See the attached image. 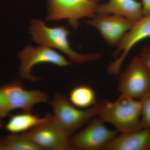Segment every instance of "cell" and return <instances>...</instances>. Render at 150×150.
I'll use <instances>...</instances> for the list:
<instances>
[{
    "label": "cell",
    "mask_w": 150,
    "mask_h": 150,
    "mask_svg": "<svg viewBox=\"0 0 150 150\" xmlns=\"http://www.w3.org/2000/svg\"><path fill=\"white\" fill-rule=\"evenodd\" d=\"M0 150H40L22 133L0 137Z\"/></svg>",
    "instance_id": "obj_16"
},
{
    "label": "cell",
    "mask_w": 150,
    "mask_h": 150,
    "mask_svg": "<svg viewBox=\"0 0 150 150\" xmlns=\"http://www.w3.org/2000/svg\"><path fill=\"white\" fill-rule=\"evenodd\" d=\"M140 100L142 103L141 128L150 129V89Z\"/></svg>",
    "instance_id": "obj_17"
},
{
    "label": "cell",
    "mask_w": 150,
    "mask_h": 150,
    "mask_svg": "<svg viewBox=\"0 0 150 150\" xmlns=\"http://www.w3.org/2000/svg\"><path fill=\"white\" fill-rule=\"evenodd\" d=\"M23 134L40 150L74 149L70 137L57 125L51 114L45 122Z\"/></svg>",
    "instance_id": "obj_9"
},
{
    "label": "cell",
    "mask_w": 150,
    "mask_h": 150,
    "mask_svg": "<svg viewBox=\"0 0 150 150\" xmlns=\"http://www.w3.org/2000/svg\"><path fill=\"white\" fill-rule=\"evenodd\" d=\"M150 37V15L144 16L134 23L122 38L113 53L116 57L108 67V72L110 74L117 75L121 66L132 48L138 43Z\"/></svg>",
    "instance_id": "obj_11"
},
{
    "label": "cell",
    "mask_w": 150,
    "mask_h": 150,
    "mask_svg": "<svg viewBox=\"0 0 150 150\" xmlns=\"http://www.w3.org/2000/svg\"><path fill=\"white\" fill-rule=\"evenodd\" d=\"M140 57L150 70V46L144 47Z\"/></svg>",
    "instance_id": "obj_18"
},
{
    "label": "cell",
    "mask_w": 150,
    "mask_h": 150,
    "mask_svg": "<svg viewBox=\"0 0 150 150\" xmlns=\"http://www.w3.org/2000/svg\"><path fill=\"white\" fill-rule=\"evenodd\" d=\"M100 0H48V15L46 21L68 20L76 29L79 20L91 18L96 13Z\"/></svg>",
    "instance_id": "obj_5"
},
{
    "label": "cell",
    "mask_w": 150,
    "mask_h": 150,
    "mask_svg": "<svg viewBox=\"0 0 150 150\" xmlns=\"http://www.w3.org/2000/svg\"><path fill=\"white\" fill-rule=\"evenodd\" d=\"M48 102L45 93L38 90H27L23 84L13 81L0 87V117L9 115L11 111L21 109L24 112H31L35 105Z\"/></svg>",
    "instance_id": "obj_4"
},
{
    "label": "cell",
    "mask_w": 150,
    "mask_h": 150,
    "mask_svg": "<svg viewBox=\"0 0 150 150\" xmlns=\"http://www.w3.org/2000/svg\"><path fill=\"white\" fill-rule=\"evenodd\" d=\"M103 150H150V129L120 133Z\"/></svg>",
    "instance_id": "obj_13"
},
{
    "label": "cell",
    "mask_w": 150,
    "mask_h": 150,
    "mask_svg": "<svg viewBox=\"0 0 150 150\" xmlns=\"http://www.w3.org/2000/svg\"><path fill=\"white\" fill-rule=\"evenodd\" d=\"M4 123L2 120V118L0 117V128H4Z\"/></svg>",
    "instance_id": "obj_20"
},
{
    "label": "cell",
    "mask_w": 150,
    "mask_h": 150,
    "mask_svg": "<svg viewBox=\"0 0 150 150\" xmlns=\"http://www.w3.org/2000/svg\"><path fill=\"white\" fill-rule=\"evenodd\" d=\"M29 29L34 42L58 49L66 54L71 62L84 64L98 60L101 56L99 53L82 54L74 51L70 46L68 38L70 31L64 26L48 27L44 22L35 19L31 21Z\"/></svg>",
    "instance_id": "obj_2"
},
{
    "label": "cell",
    "mask_w": 150,
    "mask_h": 150,
    "mask_svg": "<svg viewBox=\"0 0 150 150\" xmlns=\"http://www.w3.org/2000/svg\"><path fill=\"white\" fill-rule=\"evenodd\" d=\"M144 16L150 15V0H142Z\"/></svg>",
    "instance_id": "obj_19"
},
{
    "label": "cell",
    "mask_w": 150,
    "mask_h": 150,
    "mask_svg": "<svg viewBox=\"0 0 150 150\" xmlns=\"http://www.w3.org/2000/svg\"><path fill=\"white\" fill-rule=\"evenodd\" d=\"M53 118L69 137L98 114L100 103L86 109H81L72 104L63 95L56 93L51 103Z\"/></svg>",
    "instance_id": "obj_3"
},
{
    "label": "cell",
    "mask_w": 150,
    "mask_h": 150,
    "mask_svg": "<svg viewBox=\"0 0 150 150\" xmlns=\"http://www.w3.org/2000/svg\"><path fill=\"white\" fill-rule=\"evenodd\" d=\"M85 22L96 28L106 43L111 46H118L134 24L123 17L96 13Z\"/></svg>",
    "instance_id": "obj_10"
},
{
    "label": "cell",
    "mask_w": 150,
    "mask_h": 150,
    "mask_svg": "<svg viewBox=\"0 0 150 150\" xmlns=\"http://www.w3.org/2000/svg\"><path fill=\"white\" fill-rule=\"evenodd\" d=\"M150 89V70L140 56L134 57L121 74L118 90L121 95L141 100Z\"/></svg>",
    "instance_id": "obj_6"
},
{
    "label": "cell",
    "mask_w": 150,
    "mask_h": 150,
    "mask_svg": "<svg viewBox=\"0 0 150 150\" xmlns=\"http://www.w3.org/2000/svg\"><path fill=\"white\" fill-rule=\"evenodd\" d=\"M50 115L51 114H48L41 118L31 112H26L15 114L11 115L4 127L11 134L25 133L45 122L49 119Z\"/></svg>",
    "instance_id": "obj_14"
},
{
    "label": "cell",
    "mask_w": 150,
    "mask_h": 150,
    "mask_svg": "<svg viewBox=\"0 0 150 150\" xmlns=\"http://www.w3.org/2000/svg\"><path fill=\"white\" fill-rule=\"evenodd\" d=\"M98 117L94 118L88 126L69 138L74 149L85 150H104L118 134L117 130L107 128Z\"/></svg>",
    "instance_id": "obj_8"
},
{
    "label": "cell",
    "mask_w": 150,
    "mask_h": 150,
    "mask_svg": "<svg viewBox=\"0 0 150 150\" xmlns=\"http://www.w3.org/2000/svg\"><path fill=\"white\" fill-rule=\"evenodd\" d=\"M96 95L93 89L86 85H80L72 90L69 101L80 109H86L96 103Z\"/></svg>",
    "instance_id": "obj_15"
},
{
    "label": "cell",
    "mask_w": 150,
    "mask_h": 150,
    "mask_svg": "<svg viewBox=\"0 0 150 150\" xmlns=\"http://www.w3.org/2000/svg\"><path fill=\"white\" fill-rule=\"evenodd\" d=\"M96 13L123 17L134 24L144 16L142 3L137 0H109L98 4Z\"/></svg>",
    "instance_id": "obj_12"
},
{
    "label": "cell",
    "mask_w": 150,
    "mask_h": 150,
    "mask_svg": "<svg viewBox=\"0 0 150 150\" xmlns=\"http://www.w3.org/2000/svg\"><path fill=\"white\" fill-rule=\"evenodd\" d=\"M100 103L98 118L104 123L114 126L119 133H130L142 129L140 100L121 94L113 102L104 100Z\"/></svg>",
    "instance_id": "obj_1"
},
{
    "label": "cell",
    "mask_w": 150,
    "mask_h": 150,
    "mask_svg": "<svg viewBox=\"0 0 150 150\" xmlns=\"http://www.w3.org/2000/svg\"><path fill=\"white\" fill-rule=\"evenodd\" d=\"M21 64L19 68L20 76L22 79L32 81L40 80L31 74V69L34 66L42 63H49L59 67H66L72 64L64 56L48 46H42L33 47L27 46L19 53Z\"/></svg>",
    "instance_id": "obj_7"
}]
</instances>
